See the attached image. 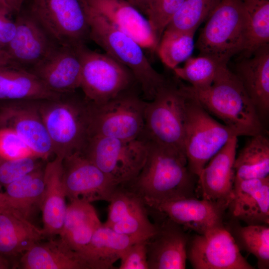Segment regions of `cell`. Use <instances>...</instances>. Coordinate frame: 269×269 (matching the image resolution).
Segmentation results:
<instances>
[{"label": "cell", "instance_id": "3957f363", "mask_svg": "<svg viewBox=\"0 0 269 269\" xmlns=\"http://www.w3.org/2000/svg\"><path fill=\"white\" fill-rule=\"evenodd\" d=\"M90 39L126 67L138 85L144 100L153 99L167 78L156 71L142 47L89 5Z\"/></svg>", "mask_w": 269, "mask_h": 269}, {"label": "cell", "instance_id": "83f0119b", "mask_svg": "<svg viewBox=\"0 0 269 269\" xmlns=\"http://www.w3.org/2000/svg\"><path fill=\"white\" fill-rule=\"evenodd\" d=\"M61 95L49 90L27 70L13 66L0 67V102L51 99Z\"/></svg>", "mask_w": 269, "mask_h": 269}, {"label": "cell", "instance_id": "7c38bea8", "mask_svg": "<svg viewBox=\"0 0 269 269\" xmlns=\"http://www.w3.org/2000/svg\"><path fill=\"white\" fill-rule=\"evenodd\" d=\"M187 260L194 269H254L225 226L189 236Z\"/></svg>", "mask_w": 269, "mask_h": 269}, {"label": "cell", "instance_id": "ba28073f", "mask_svg": "<svg viewBox=\"0 0 269 269\" xmlns=\"http://www.w3.org/2000/svg\"><path fill=\"white\" fill-rule=\"evenodd\" d=\"M189 89L184 147L188 167L198 177L209 161L231 137L237 135L201 105L190 85Z\"/></svg>", "mask_w": 269, "mask_h": 269}, {"label": "cell", "instance_id": "603a6c76", "mask_svg": "<svg viewBox=\"0 0 269 269\" xmlns=\"http://www.w3.org/2000/svg\"><path fill=\"white\" fill-rule=\"evenodd\" d=\"M63 159L55 156L44 168V190L40 209L44 236L53 238L61 233L67 205L63 181Z\"/></svg>", "mask_w": 269, "mask_h": 269}, {"label": "cell", "instance_id": "bcb514c9", "mask_svg": "<svg viewBox=\"0 0 269 269\" xmlns=\"http://www.w3.org/2000/svg\"><path fill=\"white\" fill-rule=\"evenodd\" d=\"M1 187V186L0 185V207L1 205V194H2V192H0Z\"/></svg>", "mask_w": 269, "mask_h": 269}, {"label": "cell", "instance_id": "4dcf8cb0", "mask_svg": "<svg viewBox=\"0 0 269 269\" xmlns=\"http://www.w3.org/2000/svg\"><path fill=\"white\" fill-rule=\"evenodd\" d=\"M230 223L228 228L240 250L245 251L257 259L260 269L269 268V225L256 224L241 226Z\"/></svg>", "mask_w": 269, "mask_h": 269}, {"label": "cell", "instance_id": "8992f818", "mask_svg": "<svg viewBox=\"0 0 269 269\" xmlns=\"http://www.w3.org/2000/svg\"><path fill=\"white\" fill-rule=\"evenodd\" d=\"M189 94V86L177 77L167 79L153 99L146 101L142 136L185 154V124Z\"/></svg>", "mask_w": 269, "mask_h": 269}, {"label": "cell", "instance_id": "7bdbcfd3", "mask_svg": "<svg viewBox=\"0 0 269 269\" xmlns=\"http://www.w3.org/2000/svg\"><path fill=\"white\" fill-rule=\"evenodd\" d=\"M130 2L143 14H146L148 0H130Z\"/></svg>", "mask_w": 269, "mask_h": 269}, {"label": "cell", "instance_id": "2e32d148", "mask_svg": "<svg viewBox=\"0 0 269 269\" xmlns=\"http://www.w3.org/2000/svg\"><path fill=\"white\" fill-rule=\"evenodd\" d=\"M15 34L4 50L12 66L29 70L58 45L27 13H18Z\"/></svg>", "mask_w": 269, "mask_h": 269}, {"label": "cell", "instance_id": "52a82bcc", "mask_svg": "<svg viewBox=\"0 0 269 269\" xmlns=\"http://www.w3.org/2000/svg\"><path fill=\"white\" fill-rule=\"evenodd\" d=\"M147 151V140L142 136L122 139L92 135L80 152L116 184L125 186L141 170Z\"/></svg>", "mask_w": 269, "mask_h": 269}, {"label": "cell", "instance_id": "7dc6e473", "mask_svg": "<svg viewBox=\"0 0 269 269\" xmlns=\"http://www.w3.org/2000/svg\"><path fill=\"white\" fill-rule=\"evenodd\" d=\"M127 1H128L129 2H130V0H127Z\"/></svg>", "mask_w": 269, "mask_h": 269}, {"label": "cell", "instance_id": "e0dca14e", "mask_svg": "<svg viewBox=\"0 0 269 269\" xmlns=\"http://www.w3.org/2000/svg\"><path fill=\"white\" fill-rule=\"evenodd\" d=\"M237 136L231 137L209 161L198 176L196 194L228 208L233 197Z\"/></svg>", "mask_w": 269, "mask_h": 269}, {"label": "cell", "instance_id": "f6af8a7d", "mask_svg": "<svg viewBox=\"0 0 269 269\" xmlns=\"http://www.w3.org/2000/svg\"><path fill=\"white\" fill-rule=\"evenodd\" d=\"M13 267L12 263L7 259L0 256V269H7Z\"/></svg>", "mask_w": 269, "mask_h": 269}, {"label": "cell", "instance_id": "f35d334b", "mask_svg": "<svg viewBox=\"0 0 269 269\" xmlns=\"http://www.w3.org/2000/svg\"><path fill=\"white\" fill-rule=\"evenodd\" d=\"M35 155L15 132L9 129H0V157L15 159Z\"/></svg>", "mask_w": 269, "mask_h": 269}, {"label": "cell", "instance_id": "d4e9b609", "mask_svg": "<svg viewBox=\"0 0 269 269\" xmlns=\"http://www.w3.org/2000/svg\"><path fill=\"white\" fill-rule=\"evenodd\" d=\"M141 241L143 240L119 233L102 224L88 245L78 253L88 269H112L131 245Z\"/></svg>", "mask_w": 269, "mask_h": 269}, {"label": "cell", "instance_id": "4316f807", "mask_svg": "<svg viewBox=\"0 0 269 269\" xmlns=\"http://www.w3.org/2000/svg\"><path fill=\"white\" fill-rule=\"evenodd\" d=\"M102 224L91 202L80 199L70 200L59 236L71 249L78 253L88 245L95 231Z\"/></svg>", "mask_w": 269, "mask_h": 269}, {"label": "cell", "instance_id": "cb8c5ba5", "mask_svg": "<svg viewBox=\"0 0 269 269\" xmlns=\"http://www.w3.org/2000/svg\"><path fill=\"white\" fill-rule=\"evenodd\" d=\"M45 238L42 229L28 219L10 207H0V256L13 267V259Z\"/></svg>", "mask_w": 269, "mask_h": 269}, {"label": "cell", "instance_id": "9a60e30c", "mask_svg": "<svg viewBox=\"0 0 269 269\" xmlns=\"http://www.w3.org/2000/svg\"><path fill=\"white\" fill-rule=\"evenodd\" d=\"M156 232L146 241L148 269H184L189 236L184 228L154 211Z\"/></svg>", "mask_w": 269, "mask_h": 269}, {"label": "cell", "instance_id": "5bb4252c", "mask_svg": "<svg viewBox=\"0 0 269 269\" xmlns=\"http://www.w3.org/2000/svg\"><path fill=\"white\" fill-rule=\"evenodd\" d=\"M38 101L0 102V129L13 131L36 156L46 161L54 154L39 113Z\"/></svg>", "mask_w": 269, "mask_h": 269}, {"label": "cell", "instance_id": "7a4b0ae2", "mask_svg": "<svg viewBox=\"0 0 269 269\" xmlns=\"http://www.w3.org/2000/svg\"><path fill=\"white\" fill-rule=\"evenodd\" d=\"M191 87L201 105L237 136L267 134L242 84L227 65L219 66L209 87L197 90Z\"/></svg>", "mask_w": 269, "mask_h": 269}, {"label": "cell", "instance_id": "836d02e7", "mask_svg": "<svg viewBox=\"0 0 269 269\" xmlns=\"http://www.w3.org/2000/svg\"><path fill=\"white\" fill-rule=\"evenodd\" d=\"M249 27V42L243 54L248 56L260 47L269 43V0H242Z\"/></svg>", "mask_w": 269, "mask_h": 269}, {"label": "cell", "instance_id": "4fadbf2b", "mask_svg": "<svg viewBox=\"0 0 269 269\" xmlns=\"http://www.w3.org/2000/svg\"><path fill=\"white\" fill-rule=\"evenodd\" d=\"M62 164L63 185L70 200L109 202L120 186L80 151L64 157Z\"/></svg>", "mask_w": 269, "mask_h": 269}, {"label": "cell", "instance_id": "b9f144b4", "mask_svg": "<svg viewBox=\"0 0 269 269\" xmlns=\"http://www.w3.org/2000/svg\"><path fill=\"white\" fill-rule=\"evenodd\" d=\"M23 0H0V3L12 14L18 13L21 10Z\"/></svg>", "mask_w": 269, "mask_h": 269}, {"label": "cell", "instance_id": "484cf974", "mask_svg": "<svg viewBox=\"0 0 269 269\" xmlns=\"http://www.w3.org/2000/svg\"><path fill=\"white\" fill-rule=\"evenodd\" d=\"M18 264L23 269H88L79 254L61 238L35 244L20 256Z\"/></svg>", "mask_w": 269, "mask_h": 269}, {"label": "cell", "instance_id": "ac0fdd59", "mask_svg": "<svg viewBox=\"0 0 269 269\" xmlns=\"http://www.w3.org/2000/svg\"><path fill=\"white\" fill-rule=\"evenodd\" d=\"M77 47L58 46L28 71L54 93L75 92L80 88L81 78V62Z\"/></svg>", "mask_w": 269, "mask_h": 269}, {"label": "cell", "instance_id": "1f68e13d", "mask_svg": "<svg viewBox=\"0 0 269 269\" xmlns=\"http://www.w3.org/2000/svg\"><path fill=\"white\" fill-rule=\"evenodd\" d=\"M221 0H184L164 30L195 33Z\"/></svg>", "mask_w": 269, "mask_h": 269}, {"label": "cell", "instance_id": "f1b7e54d", "mask_svg": "<svg viewBox=\"0 0 269 269\" xmlns=\"http://www.w3.org/2000/svg\"><path fill=\"white\" fill-rule=\"evenodd\" d=\"M43 165L6 185L1 205L10 207L29 219L36 207L40 208L44 190Z\"/></svg>", "mask_w": 269, "mask_h": 269}, {"label": "cell", "instance_id": "6da1fadb", "mask_svg": "<svg viewBox=\"0 0 269 269\" xmlns=\"http://www.w3.org/2000/svg\"><path fill=\"white\" fill-rule=\"evenodd\" d=\"M147 140L145 163L137 176L125 187L139 196L148 208L165 202L197 197L198 177L190 171L186 155Z\"/></svg>", "mask_w": 269, "mask_h": 269}, {"label": "cell", "instance_id": "9c48e42d", "mask_svg": "<svg viewBox=\"0 0 269 269\" xmlns=\"http://www.w3.org/2000/svg\"><path fill=\"white\" fill-rule=\"evenodd\" d=\"M86 0H31L27 13L59 46L76 47L90 40Z\"/></svg>", "mask_w": 269, "mask_h": 269}, {"label": "cell", "instance_id": "ee69618b", "mask_svg": "<svg viewBox=\"0 0 269 269\" xmlns=\"http://www.w3.org/2000/svg\"><path fill=\"white\" fill-rule=\"evenodd\" d=\"M12 65L6 52L3 50H0V67Z\"/></svg>", "mask_w": 269, "mask_h": 269}, {"label": "cell", "instance_id": "ab89813d", "mask_svg": "<svg viewBox=\"0 0 269 269\" xmlns=\"http://www.w3.org/2000/svg\"><path fill=\"white\" fill-rule=\"evenodd\" d=\"M146 240L131 245L120 258L119 269H148Z\"/></svg>", "mask_w": 269, "mask_h": 269}, {"label": "cell", "instance_id": "60d3db41", "mask_svg": "<svg viewBox=\"0 0 269 269\" xmlns=\"http://www.w3.org/2000/svg\"><path fill=\"white\" fill-rule=\"evenodd\" d=\"M11 14L0 3V50H4L15 33V22L11 19Z\"/></svg>", "mask_w": 269, "mask_h": 269}, {"label": "cell", "instance_id": "44dd1931", "mask_svg": "<svg viewBox=\"0 0 269 269\" xmlns=\"http://www.w3.org/2000/svg\"><path fill=\"white\" fill-rule=\"evenodd\" d=\"M233 72L263 123L269 113V43L244 56L236 64Z\"/></svg>", "mask_w": 269, "mask_h": 269}, {"label": "cell", "instance_id": "f546056e", "mask_svg": "<svg viewBox=\"0 0 269 269\" xmlns=\"http://www.w3.org/2000/svg\"><path fill=\"white\" fill-rule=\"evenodd\" d=\"M250 137L236 156L234 179L269 176V139L267 134H260Z\"/></svg>", "mask_w": 269, "mask_h": 269}, {"label": "cell", "instance_id": "74e56055", "mask_svg": "<svg viewBox=\"0 0 269 269\" xmlns=\"http://www.w3.org/2000/svg\"><path fill=\"white\" fill-rule=\"evenodd\" d=\"M43 159L30 156L8 159L0 157V185L5 187L24 175L43 165Z\"/></svg>", "mask_w": 269, "mask_h": 269}, {"label": "cell", "instance_id": "8fae6325", "mask_svg": "<svg viewBox=\"0 0 269 269\" xmlns=\"http://www.w3.org/2000/svg\"><path fill=\"white\" fill-rule=\"evenodd\" d=\"M77 49L82 66L80 89L88 102L104 103L136 82L126 67L107 54L92 50L86 44Z\"/></svg>", "mask_w": 269, "mask_h": 269}, {"label": "cell", "instance_id": "277c9868", "mask_svg": "<svg viewBox=\"0 0 269 269\" xmlns=\"http://www.w3.org/2000/svg\"><path fill=\"white\" fill-rule=\"evenodd\" d=\"M38 104L55 156L63 159L81 151L89 137V105L84 96L75 92Z\"/></svg>", "mask_w": 269, "mask_h": 269}, {"label": "cell", "instance_id": "8d00e7d4", "mask_svg": "<svg viewBox=\"0 0 269 269\" xmlns=\"http://www.w3.org/2000/svg\"><path fill=\"white\" fill-rule=\"evenodd\" d=\"M184 0H148L147 18L158 43L166 26Z\"/></svg>", "mask_w": 269, "mask_h": 269}, {"label": "cell", "instance_id": "7402d4cb", "mask_svg": "<svg viewBox=\"0 0 269 269\" xmlns=\"http://www.w3.org/2000/svg\"><path fill=\"white\" fill-rule=\"evenodd\" d=\"M228 208L234 219L247 225H269V176L234 179Z\"/></svg>", "mask_w": 269, "mask_h": 269}, {"label": "cell", "instance_id": "d6986e66", "mask_svg": "<svg viewBox=\"0 0 269 269\" xmlns=\"http://www.w3.org/2000/svg\"><path fill=\"white\" fill-rule=\"evenodd\" d=\"M148 209L167 217L184 228L204 234L225 226L224 217L228 208L216 202L193 197L165 202Z\"/></svg>", "mask_w": 269, "mask_h": 269}, {"label": "cell", "instance_id": "d590c367", "mask_svg": "<svg viewBox=\"0 0 269 269\" xmlns=\"http://www.w3.org/2000/svg\"><path fill=\"white\" fill-rule=\"evenodd\" d=\"M110 228L119 233L141 240L149 239L157 230L156 224L151 222L147 208L142 200Z\"/></svg>", "mask_w": 269, "mask_h": 269}, {"label": "cell", "instance_id": "d6a6232c", "mask_svg": "<svg viewBox=\"0 0 269 269\" xmlns=\"http://www.w3.org/2000/svg\"><path fill=\"white\" fill-rule=\"evenodd\" d=\"M194 34L188 32L163 31L156 52L164 65L173 70L191 57L194 47Z\"/></svg>", "mask_w": 269, "mask_h": 269}, {"label": "cell", "instance_id": "e575fe53", "mask_svg": "<svg viewBox=\"0 0 269 269\" xmlns=\"http://www.w3.org/2000/svg\"><path fill=\"white\" fill-rule=\"evenodd\" d=\"M213 59L205 56L188 58L182 67L172 70L176 77L190 83L197 90L204 89L212 84L219 66Z\"/></svg>", "mask_w": 269, "mask_h": 269}, {"label": "cell", "instance_id": "ffe728a7", "mask_svg": "<svg viewBox=\"0 0 269 269\" xmlns=\"http://www.w3.org/2000/svg\"><path fill=\"white\" fill-rule=\"evenodd\" d=\"M109 22L135 39L144 49L156 51L158 41L147 17L127 0H86Z\"/></svg>", "mask_w": 269, "mask_h": 269}, {"label": "cell", "instance_id": "30bf717a", "mask_svg": "<svg viewBox=\"0 0 269 269\" xmlns=\"http://www.w3.org/2000/svg\"><path fill=\"white\" fill-rule=\"evenodd\" d=\"M134 91L130 88L100 104L88 102L89 136L133 139L142 135L146 101Z\"/></svg>", "mask_w": 269, "mask_h": 269}, {"label": "cell", "instance_id": "5b68a950", "mask_svg": "<svg viewBox=\"0 0 269 269\" xmlns=\"http://www.w3.org/2000/svg\"><path fill=\"white\" fill-rule=\"evenodd\" d=\"M205 21L195 44L199 55L227 65L247 50L249 18L242 0H221Z\"/></svg>", "mask_w": 269, "mask_h": 269}]
</instances>
